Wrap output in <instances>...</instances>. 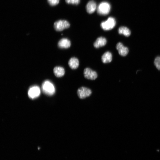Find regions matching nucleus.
Returning a JSON list of instances; mask_svg holds the SVG:
<instances>
[{"mask_svg":"<svg viewBox=\"0 0 160 160\" xmlns=\"http://www.w3.org/2000/svg\"><path fill=\"white\" fill-rule=\"evenodd\" d=\"M42 91L46 95H51L55 92V89L53 84L49 81H45L42 85Z\"/></svg>","mask_w":160,"mask_h":160,"instance_id":"f257e3e1","label":"nucleus"},{"mask_svg":"<svg viewBox=\"0 0 160 160\" xmlns=\"http://www.w3.org/2000/svg\"><path fill=\"white\" fill-rule=\"evenodd\" d=\"M111 10L110 4L107 2H102L100 3L97 8V11L99 15H108Z\"/></svg>","mask_w":160,"mask_h":160,"instance_id":"f03ea898","label":"nucleus"},{"mask_svg":"<svg viewBox=\"0 0 160 160\" xmlns=\"http://www.w3.org/2000/svg\"><path fill=\"white\" fill-rule=\"evenodd\" d=\"M116 25V21L113 17H109L107 20L102 22L100 24L101 28L104 30L112 29Z\"/></svg>","mask_w":160,"mask_h":160,"instance_id":"7ed1b4c3","label":"nucleus"},{"mask_svg":"<svg viewBox=\"0 0 160 160\" xmlns=\"http://www.w3.org/2000/svg\"><path fill=\"white\" fill-rule=\"evenodd\" d=\"M70 24L67 21L60 20L55 22L54 25L55 29L57 31H61L69 28Z\"/></svg>","mask_w":160,"mask_h":160,"instance_id":"20e7f679","label":"nucleus"},{"mask_svg":"<svg viewBox=\"0 0 160 160\" xmlns=\"http://www.w3.org/2000/svg\"><path fill=\"white\" fill-rule=\"evenodd\" d=\"M92 94V91L89 89L84 87L79 88L77 91L78 97L81 99H84L89 97Z\"/></svg>","mask_w":160,"mask_h":160,"instance_id":"39448f33","label":"nucleus"},{"mask_svg":"<svg viewBox=\"0 0 160 160\" xmlns=\"http://www.w3.org/2000/svg\"><path fill=\"white\" fill-rule=\"evenodd\" d=\"M41 93L39 87L37 86H34L31 87L28 92L29 97L32 99H35L38 97Z\"/></svg>","mask_w":160,"mask_h":160,"instance_id":"423d86ee","label":"nucleus"},{"mask_svg":"<svg viewBox=\"0 0 160 160\" xmlns=\"http://www.w3.org/2000/svg\"><path fill=\"white\" fill-rule=\"evenodd\" d=\"M84 75L85 78L91 80L95 79L97 77V73L89 68H87L84 69Z\"/></svg>","mask_w":160,"mask_h":160,"instance_id":"0eeeda50","label":"nucleus"},{"mask_svg":"<svg viewBox=\"0 0 160 160\" xmlns=\"http://www.w3.org/2000/svg\"><path fill=\"white\" fill-rule=\"evenodd\" d=\"M116 48L118 51L119 54L122 56H126L129 52L127 47H124L121 42H118L116 44Z\"/></svg>","mask_w":160,"mask_h":160,"instance_id":"6e6552de","label":"nucleus"},{"mask_svg":"<svg viewBox=\"0 0 160 160\" xmlns=\"http://www.w3.org/2000/svg\"><path fill=\"white\" fill-rule=\"evenodd\" d=\"M107 42L106 39L103 37L100 36L97 38L93 44L94 47L98 48L104 46Z\"/></svg>","mask_w":160,"mask_h":160,"instance_id":"1a4fd4ad","label":"nucleus"},{"mask_svg":"<svg viewBox=\"0 0 160 160\" xmlns=\"http://www.w3.org/2000/svg\"><path fill=\"white\" fill-rule=\"evenodd\" d=\"M97 8V5L95 2L93 1H89L87 4L86 9L87 13L92 14L93 13Z\"/></svg>","mask_w":160,"mask_h":160,"instance_id":"9d476101","label":"nucleus"},{"mask_svg":"<svg viewBox=\"0 0 160 160\" xmlns=\"http://www.w3.org/2000/svg\"><path fill=\"white\" fill-rule=\"evenodd\" d=\"M71 45L70 41L68 39L63 38L61 39L58 42V46L61 48L67 49L69 48Z\"/></svg>","mask_w":160,"mask_h":160,"instance_id":"9b49d317","label":"nucleus"},{"mask_svg":"<svg viewBox=\"0 0 160 160\" xmlns=\"http://www.w3.org/2000/svg\"><path fill=\"white\" fill-rule=\"evenodd\" d=\"M68 65L72 69H76L79 67V62L78 59L75 57H72L69 60Z\"/></svg>","mask_w":160,"mask_h":160,"instance_id":"f8f14e48","label":"nucleus"},{"mask_svg":"<svg viewBox=\"0 0 160 160\" xmlns=\"http://www.w3.org/2000/svg\"><path fill=\"white\" fill-rule=\"evenodd\" d=\"M112 56L111 53L107 51L104 53L101 57L102 61L103 63L111 62L112 60Z\"/></svg>","mask_w":160,"mask_h":160,"instance_id":"ddd939ff","label":"nucleus"},{"mask_svg":"<svg viewBox=\"0 0 160 160\" xmlns=\"http://www.w3.org/2000/svg\"><path fill=\"white\" fill-rule=\"evenodd\" d=\"M53 72L55 75L57 77L63 76L65 74L64 69L62 67L56 66L53 69Z\"/></svg>","mask_w":160,"mask_h":160,"instance_id":"4468645a","label":"nucleus"},{"mask_svg":"<svg viewBox=\"0 0 160 160\" xmlns=\"http://www.w3.org/2000/svg\"><path fill=\"white\" fill-rule=\"evenodd\" d=\"M119 34H122L126 36H129L131 34L130 30L127 27L125 26H121L118 30Z\"/></svg>","mask_w":160,"mask_h":160,"instance_id":"2eb2a0df","label":"nucleus"},{"mask_svg":"<svg viewBox=\"0 0 160 160\" xmlns=\"http://www.w3.org/2000/svg\"><path fill=\"white\" fill-rule=\"evenodd\" d=\"M154 63L156 68L160 70V57H157L155 59Z\"/></svg>","mask_w":160,"mask_h":160,"instance_id":"dca6fc26","label":"nucleus"},{"mask_svg":"<svg viewBox=\"0 0 160 160\" xmlns=\"http://www.w3.org/2000/svg\"><path fill=\"white\" fill-rule=\"evenodd\" d=\"M65 2L68 4H78L80 2V0H65Z\"/></svg>","mask_w":160,"mask_h":160,"instance_id":"f3484780","label":"nucleus"},{"mask_svg":"<svg viewBox=\"0 0 160 160\" xmlns=\"http://www.w3.org/2000/svg\"><path fill=\"white\" fill-rule=\"evenodd\" d=\"M49 4L52 6L57 4L59 2V0H47Z\"/></svg>","mask_w":160,"mask_h":160,"instance_id":"a211bd4d","label":"nucleus"}]
</instances>
